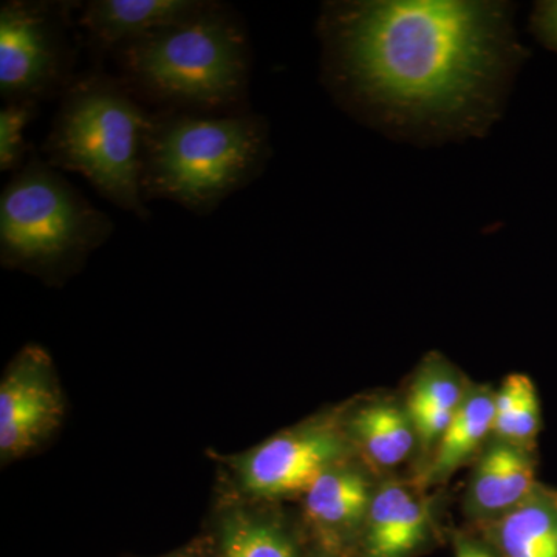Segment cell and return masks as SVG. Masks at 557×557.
I'll return each instance as SVG.
<instances>
[{
  "label": "cell",
  "instance_id": "cell-1",
  "mask_svg": "<svg viewBox=\"0 0 557 557\" xmlns=\"http://www.w3.org/2000/svg\"><path fill=\"white\" fill-rule=\"evenodd\" d=\"M511 2L330 0L321 83L351 119L418 146L480 138L504 115L528 51Z\"/></svg>",
  "mask_w": 557,
  "mask_h": 557
},
{
  "label": "cell",
  "instance_id": "cell-2",
  "mask_svg": "<svg viewBox=\"0 0 557 557\" xmlns=\"http://www.w3.org/2000/svg\"><path fill=\"white\" fill-rule=\"evenodd\" d=\"M119 76L149 110L230 115L249 112L252 49L233 5L207 9L113 53Z\"/></svg>",
  "mask_w": 557,
  "mask_h": 557
},
{
  "label": "cell",
  "instance_id": "cell-3",
  "mask_svg": "<svg viewBox=\"0 0 557 557\" xmlns=\"http://www.w3.org/2000/svg\"><path fill=\"white\" fill-rule=\"evenodd\" d=\"M270 123L252 110L230 115L150 110L143 137L141 196L211 215L265 172Z\"/></svg>",
  "mask_w": 557,
  "mask_h": 557
},
{
  "label": "cell",
  "instance_id": "cell-4",
  "mask_svg": "<svg viewBox=\"0 0 557 557\" xmlns=\"http://www.w3.org/2000/svg\"><path fill=\"white\" fill-rule=\"evenodd\" d=\"M150 110L119 75L81 73L60 98L40 156L58 171L79 174L102 199L148 222L141 196L143 137Z\"/></svg>",
  "mask_w": 557,
  "mask_h": 557
},
{
  "label": "cell",
  "instance_id": "cell-5",
  "mask_svg": "<svg viewBox=\"0 0 557 557\" xmlns=\"http://www.w3.org/2000/svg\"><path fill=\"white\" fill-rule=\"evenodd\" d=\"M115 223L33 148L0 194V263L60 285L108 244Z\"/></svg>",
  "mask_w": 557,
  "mask_h": 557
},
{
  "label": "cell",
  "instance_id": "cell-6",
  "mask_svg": "<svg viewBox=\"0 0 557 557\" xmlns=\"http://www.w3.org/2000/svg\"><path fill=\"white\" fill-rule=\"evenodd\" d=\"M83 2L5 0L0 3V97L3 102L61 98L76 73Z\"/></svg>",
  "mask_w": 557,
  "mask_h": 557
},
{
  "label": "cell",
  "instance_id": "cell-7",
  "mask_svg": "<svg viewBox=\"0 0 557 557\" xmlns=\"http://www.w3.org/2000/svg\"><path fill=\"white\" fill-rule=\"evenodd\" d=\"M343 412L278 432L234 460L240 496L271 502L302 497L322 474L355 457Z\"/></svg>",
  "mask_w": 557,
  "mask_h": 557
},
{
  "label": "cell",
  "instance_id": "cell-8",
  "mask_svg": "<svg viewBox=\"0 0 557 557\" xmlns=\"http://www.w3.org/2000/svg\"><path fill=\"white\" fill-rule=\"evenodd\" d=\"M64 416V394L49 351L28 344L11 359L0 383L2 463L35 453L53 437Z\"/></svg>",
  "mask_w": 557,
  "mask_h": 557
},
{
  "label": "cell",
  "instance_id": "cell-9",
  "mask_svg": "<svg viewBox=\"0 0 557 557\" xmlns=\"http://www.w3.org/2000/svg\"><path fill=\"white\" fill-rule=\"evenodd\" d=\"M379 482L358 458L322 474L302 496L307 545L355 557Z\"/></svg>",
  "mask_w": 557,
  "mask_h": 557
},
{
  "label": "cell",
  "instance_id": "cell-10",
  "mask_svg": "<svg viewBox=\"0 0 557 557\" xmlns=\"http://www.w3.org/2000/svg\"><path fill=\"white\" fill-rule=\"evenodd\" d=\"M437 508L412 480H380L355 557H417L438 541Z\"/></svg>",
  "mask_w": 557,
  "mask_h": 557
},
{
  "label": "cell",
  "instance_id": "cell-11",
  "mask_svg": "<svg viewBox=\"0 0 557 557\" xmlns=\"http://www.w3.org/2000/svg\"><path fill=\"white\" fill-rule=\"evenodd\" d=\"M209 0H90L78 14L91 58L102 61L132 40L180 24L207 9Z\"/></svg>",
  "mask_w": 557,
  "mask_h": 557
},
{
  "label": "cell",
  "instance_id": "cell-12",
  "mask_svg": "<svg viewBox=\"0 0 557 557\" xmlns=\"http://www.w3.org/2000/svg\"><path fill=\"white\" fill-rule=\"evenodd\" d=\"M539 485L536 450L491 438L472 463L465 515L472 525L491 522L522 504Z\"/></svg>",
  "mask_w": 557,
  "mask_h": 557
},
{
  "label": "cell",
  "instance_id": "cell-13",
  "mask_svg": "<svg viewBox=\"0 0 557 557\" xmlns=\"http://www.w3.org/2000/svg\"><path fill=\"white\" fill-rule=\"evenodd\" d=\"M212 557H306L307 541L276 508L237 498L208 528Z\"/></svg>",
  "mask_w": 557,
  "mask_h": 557
},
{
  "label": "cell",
  "instance_id": "cell-14",
  "mask_svg": "<svg viewBox=\"0 0 557 557\" xmlns=\"http://www.w3.org/2000/svg\"><path fill=\"white\" fill-rule=\"evenodd\" d=\"M343 421L355 457L376 478L401 467L421 450L417 429L399 399H366L344 410Z\"/></svg>",
  "mask_w": 557,
  "mask_h": 557
},
{
  "label": "cell",
  "instance_id": "cell-15",
  "mask_svg": "<svg viewBox=\"0 0 557 557\" xmlns=\"http://www.w3.org/2000/svg\"><path fill=\"white\" fill-rule=\"evenodd\" d=\"M494 394L490 384L471 383L437 445L424 458L413 482L423 490L445 485L454 474L482 453L493 437Z\"/></svg>",
  "mask_w": 557,
  "mask_h": 557
},
{
  "label": "cell",
  "instance_id": "cell-16",
  "mask_svg": "<svg viewBox=\"0 0 557 557\" xmlns=\"http://www.w3.org/2000/svg\"><path fill=\"white\" fill-rule=\"evenodd\" d=\"M472 381L438 351H431L418 364L403 399L420 438L424 458L437 445Z\"/></svg>",
  "mask_w": 557,
  "mask_h": 557
},
{
  "label": "cell",
  "instance_id": "cell-17",
  "mask_svg": "<svg viewBox=\"0 0 557 557\" xmlns=\"http://www.w3.org/2000/svg\"><path fill=\"white\" fill-rule=\"evenodd\" d=\"M472 530L500 557H557V491L541 483L507 515Z\"/></svg>",
  "mask_w": 557,
  "mask_h": 557
},
{
  "label": "cell",
  "instance_id": "cell-18",
  "mask_svg": "<svg viewBox=\"0 0 557 557\" xmlns=\"http://www.w3.org/2000/svg\"><path fill=\"white\" fill-rule=\"evenodd\" d=\"M542 409L533 380L511 373L494 394L493 437L519 448L536 450Z\"/></svg>",
  "mask_w": 557,
  "mask_h": 557
},
{
  "label": "cell",
  "instance_id": "cell-19",
  "mask_svg": "<svg viewBox=\"0 0 557 557\" xmlns=\"http://www.w3.org/2000/svg\"><path fill=\"white\" fill-rule=\"evenodd\" d=\"M38 102H3L0 108V171L16 172L24 166L33 148L25 129L39 115Z\"/></svg>",
  "mask_w": 557,
  "mask_h": 557
},
{
  "label": "cell",
  "instance_id": "cell-20",
  "mask_svg": "<svg viewBox=\"0 0 557 557\" xmlns=\"http://www.w3.org/2000/svg\"><path fill=\"white\" fill-rule=\"evenodd\" d=\"M530 30L545 47L557 53V0L536 3L530 17Z\"/></svg>",
  "mask_w": 557,
  "mask_h": 557
},
{
  "label": "cell",
  "instance_id": "cell-21",
  "mask_svg": "<svg viewBox=\"0 0 557 557\" xmlns=\"http://www.w3.org/2000/svg\"><path fill=\"white\" fill-rule=\"evenodd\" d=\"M454 557H500L475 530L454 531Z\"/></svg>",
  "mask_w": 557,
  "mask_h": 557
},
{
  "label": "cell",
  "instance_id": "cell-22",
  "mask_svg": "<svg viewBox=\"0 0 557 557\" xmlns=\"http://www.w3.org/2000/svg\"><path fill=\"white\" fill-rule=\"evenodd\" d=\"M156 557H212L207 531L174 552Z\"/></svg>",
  "mask_w": 557,
  "mask_h": 557
},
{
  "label": "cell",
  "instance_id": "cell-23",
  "mask_svg": "<svg viewBox=\"0 0 557 557\" xmlns=\"http://www.w3.org/2000/svg\"><path fill=\"white\" fill-rule=\"evenodd\" d=\"M306 557H347V556L339 555V553L327 552V549L310 547V545H307Z\"/></svg>",
  "mask_w": 557,
  "mask_h": 557
}]
</instances>
